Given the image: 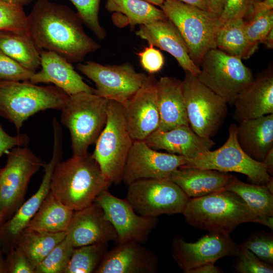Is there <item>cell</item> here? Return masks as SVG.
<instances>
[{
	"instance_id": "cell-27",
	"label": "cell",
	"mask_w": 273,
	"mask_h": 273,
	"mask_svg": "<svg viewBox=\"0 0 273 273\" xmlns=\"http://www.w3.org/2000/svg\"><path fill=\"white\" fill-rule=\"evenodd\" d=\"M236 139L248 156L262 162L273 149V114L240 122Z\"/></svg>"
},
{
	"instance_id": "cell-32",
	"label": "cell",
	"mask_w": 273,
	"mask_h": 273,
	"mask_svg": "<svg viewBox=\"0 0 273 273\" xmlns=\"http://www.w3.org/2000/svg\"><path fill=\"white\" fill-rule=\"evenodd\" d=\"M216 48L241 60L247 59L257 47L248 40L243 18L230 20L221 25L216 39Z\"/></svg>"
},
{
	"instance_id": "cell-55",
	"label": "cell",
	"mask_w": 273,
	"mask_h": 273,
	"mask_svg": "<svg viewBox=\"0 0 273 273\" xmlns=\"http://www.w3.org/2000/svg\"><path fill=\"white\" fill-rule=\"evenodd\" d=\"M147 1L156 6L160 7L163 3L164 0H145Z\"/></svg>"
},
{
	"instance_id": "cell-26",
	"label": "cell",
	"mask_w": 273,
	"mask_h": 273,
	"mask_svg": "<svg viewBox=\"0 0 273 273\" xmlns=\"http://www.w3.org/2000/svg\"><path fill=\"white\" fill-rule=\"evenodd\" d=\"M236 178L228 172L181 166L172 172L169 179L190 198H196L225 190Z\"/></svg>"
},
{
	"instance_id": "cell-1",
	"label": "cell",
	"mask_w": 273,
	"mask_h": 273,
	"mask_svg": "<svg viewBox=\"0 0 273 273\" xmlns=\"http://www.w3.org/2000/svg\"><path fill=\"white\" fill-rule=\"evenodd\" d=\"M82 23L68 7L49 0H37L26 16L27 33L36 46L71 63H80L100 48L85 33Z\"/></svg>"
},
{
	"instance_id": "cell-30",
	"label": "cell",
	"mask_w": 273,
	"mask_h": 273,
	"mask_svg": "<svg viewBox=\"0 0 273 273\" xmlns=\"http://www.w3.org/2000/svg\"><path fill=\"white\" fill-rule=\"evenodd\" d=\"M0 50L32 72L40 67L42 51L28 33L0 30Z\"/></svg>"
},
{
	"instance_id": "cell-53",
	"label": "cell",
	"mask_w": 273,
	"mask_h": 273,
	"mask_svg": "<svg viewBox=\"0 0 273 273\" xmlns=\"http://www.w3.org/2000/svg\"><path fill=\"white\" fill-rule=\"evenodd\" d=\"M7 272L6 261L3 258L2 251L0 250V273Z\"/></svg>"
},
{
	"instance_id": "cell-4",
	"label": "cell",
	"mask_w": 273,
	"mask_h": 273,
	"mask_svg": "<svg viewBox=\"0 0 273 273\" xmlns=\"http://www.w3.org/2000/svg\"><path fill=\"white\" fill-rule=\"evenodd\" d=\"M69 96L55 85L0 80V116L12 122L19 132L24 121L35 113L50 109L61 110Z\"/></svg>"
},
{
	"instance_id": "cell-42",
	"label": "cell",
	"mask_w": 273,
	"mask_h": 273,
	"mask_svg": "<svg viewBox=\"0 0 273 273\" xmlns=\"http://www.w3.org/2000/svg\"><path fill=\"white\" fill-rule=\"evenodd\" d=\"M253 0H226L219 17L221 24L230 20L247 17L250 13Z\"/></svg>"
},
{
	"instance_id": "cell-28",
	"label": "cell",
	"mask_w": 273,
	"mask_h": 273,
	"mask_svg": "<svg viewBox=\"0 0 273 273\" xmlns=\"http://www.w3.org/2000/svg\"><path fill=\"white\" fill-rule=\"evenodd\" d=\"M106 9L113 13L116 25L124 22V25L134 26L167 18L161 9L145 0H106Z\"/></svg>"
},
{
	"instance_id": "cell-7",
	"label": "cell",
	"mask_w": 273,
	"mask_h": 273,
	"mask_svg": "<svg viewBox=\"0 0 273 273\" xmlns=\"http://www.w3.org/2000/svg\"><path fill=\"white\" fill-rule=\"evenodd\" d=\"M133 142L126 127L123 105L109 100L107 121L95 143L92 155L112 184L119 185L122 182L124 167Z\"/></svg>"
},
{
	"instance_id": "cell-21",
	"label": "cell",
	"mask_w": 273,
	"mask_h": 273,
	"mask_svg": "<svg viewBox=\"0 0 273 273\" xmlns=\"http://www.w3.org/2000/svg\"><path fill=\"white\" fill-rule=\"evenodd\" d=\"M233 105L237 122L273 114V70L257 75L237 96Z\"/></svg>"
},
{
	"instance_id": "cell-24",
	"label": "cell",
	"mask_w": 273,
	"mask_h": 273,
	"mask_svg": "<svg viewBox=\"0 0 273 273\" xmlns=\"http://www.w3.org/2000/svg\"><path fill=\"white\" fill-rule=\"evenodd\" d=\"M153 149H162L168 153L187 158H195L208 151L215 145L211 139L201 137L190 125H180L167 131L156 130L144 141Z\"/></svg>"
},
{
	"instance_id": "cell-15",
	"label": "cell",
	"mask_w": 273,
	"mask_h": 273,
	"mask_svg": "<svg viewBox=\"0 0 273 273\" xmlns=\"http://www.w3.org/2000/svg\"><path fill=\"white\" fill-rule=\"evenodd\" d=\"M95 201L116 232V244L130 241L142 244L157 224V217L139 214L126 199L114 196L108 189L101 193Z\"/></svg>"
},
{
	"instance_id": "cell-52",
	"label": "cell",
	"mask_w": 273,
	"mask_h": 273,
	"mask_svg": "<svg viewBox=\"0 0 273 273\" xmlns=\"http://www.w3.org/2000/svg\"><path fill=\"white\" fill-rule=\"evenodd\" d=\"M9 3L24 6L30 3L33 0H0Z\"/></svg>"
},
{
	"instance_id": "cell-22",
	"label": "cell",
	"mask_w": 273,
	"mask_h": 273,
	"mask_svg": "<svg viewBox=\"0 0 273 273\" xmlns=\"http://www.w3.org/2000/svg\"><path fill=\"white\" fill-rule=\"evenodd\" d=\"M136 35L148 44L167 52L185 71L197 77L200 69L192 60L187 46L177 28L168 18L140 25Z\"/></svg>"
},
{
	"instance_id": "cell-50",
	"label": "cell",
	"mask_w": 273,
	"mask_h": 273,
	"mask_svg": "<svg viewBox=\"0 0 273 273\" xmlns=\"http://www.w3.org/2000/svg\"><path fill=\"white\" fill-rule=\"evenodd\" d=\"M273 216H268L263 217H256L254 223L264 225L268 227L271 230H273Z\"/></svg>"
},
{
	"instance_id": "cell-20",
	"label": "cell",
	"mask_w": 273,
	"mask_h": 273,
	"mask_svg": "<svg viewBox=\"0 0 273 273\" xmlns=\"http://www.w3.org/2000/svg\"><path fill=\"white\" fill-rule=\"evenodd\" d=\"M158 264L152 251L141 243L127 242L108 250L96 273H155Z\"/></svg>"
},
{
	"instance_id": "cell-43",
	"label": "cell",
	"mask_w": 273,
	"mask_h": 273,
	"mask_svg": "<svg viewBox=\"0 0 273 273\" xmlns=\"http://www.w3.org/2000/svg\"><path fill=\"white\" fill-rule=\"evenodd\" d=\"M141 65L150 74L160 71L164 64V58L161 52L151 44L137 54Z\"/></svg>"
},
{
	"instance_id": "cell-51",
	"label": "cell",
	"mask_w": 273,
	"mask_h": 273,
	"mask_svg": "<svg viewBox=\"0 0 273 273\" xmlns=\"http://www.w3.org/2000/svg\"><path fill=\"white\" fill-rule=\"evenodd\" d=\"M267 48L272 49L273 48V29L264 37L261 42Z\"/></svg>"
},
{
	"instance_id": "cell-31",
	"label": "cell",
	"mask_w": 273,
	"mask_h": 273,
	"mask_svg": "<svg viewBox=\"0 0 273 273\" xmlns=\"http://www.w3.org/2000/svg\"><path fill=\"white\" fill-rule=\"evenodd\" d=\"M66 232L49 233L24 230L14 244L35 268L66 236Z\"/></svg>"
},
{
	"instance_id": "cell-54",
	"label": "cell",
	"mask_w": 273,
	"mask_h": 273,
	"mask_svg": "<svg viewBox=\"0 0 273 273\" xmlns=\"http://www.w3.org/2000/svg\"><path fill=\"white\" fill-rule=\"evenodd\" d=\"M269 192L273 194V178L272 177L265 185Z\"/></svg>"
},
{
	"instance_id": "cell-44",
	"label": "cell",
	"mask_w": 273,
	"mask_h": 273,
	"mask_svg": "<svg viewBox=\"0 0 273 273\" xmlns=\"http://www.w3.org/2000/svg\"><path fill=\"white\" fill-rule=\"evenodd\" d=\"M7 272L35 273L34 268L18 247L12 248L6 261Z\"/></svg>"
},
{
	"instance_id": "cell-17",
	"label": "cell",
	"mask_w": 273,
	"mask_h": 273,
	"mask_svg": "<svg viewBox=\"0 0 273 273\" xmlns=\"http://www.w3.org/2000/svg\"><path fill=\"white\" fill-rule=\"evenodd\" d=\"M187 162L186 157L159 152L144 141H134L127 156L122 182L127 186L140 179H169L174 171Z\"/></svg>"
},
{
	"instance_id": "cell-6",
	"label": "cell",
	"mask_w": 273,
	"mask_h": 273,
	"mask_svg": "<svg viewBox=\"0 0 273 273\" xmlns=\"http://www.w3.org/2000/svg\"><path fill=\"white\" fill-rule=\"evenodd\" d=\"M160 7L178 30L191 59L199 67L206 53L216 48L222 25L219 17L178 0H164Z\"/></svg>"
},
{
	"instance_id": "cell-37",
	"label": "cell",
	"mask_w": 273,
	"mask_h": 273,
	"mask_svg": "<svg viewBox=\"0 0 273 273\" xmlns=\"http://www.w3.org/2000/svg\"><path fill=\"white\" fill-rule=\"evenodd\" d=\"M244 21L247 38L252 45L258 47L273 29V10L254 14Z\"/></svg>"
},
{
	"instance_id": "cell-46",
	"label": "cell",
	"mask_w": 273,
	"mask_h": 273,
	"mask_svg": "<svg viewBox=\"0 0 273 273\" xmlns=\"http://www.w3.org/2000/svg\"><path fill=\"white\" fill-rule=\"evenodd\" d=\"M222 270L220 268L215 265V262L203 264L192 268L187 273H221Z\"/></svg>"
},
{
	"instance_id": "cell-40",
	"label": "cell",
	"mask_w": 273,
	"mask_h": 273,
	"mask_svg": "<svg viewBox=\"0 0 273 273\" xmlns=\"http://www.w3.org/2000/svg\"><path fill=\"white\" fill-rule=\"evenodd\" d=\"M238 260L235 265L239 273H272L273 266L259 259L243 245L239 246Z\"/></svg>"
},
{
	"instance_id": "cell-36",
	"label": "cell",
	"mask_w": 273,
	"mask_h": 273,
	"mask_svg": "<svg viewBox=\"0 0 273 273\" xmlns=\"http://www.w3.org/2000/svg\"><path fill=\"white\" fill-rule=\"evenodd\" d=\"M77 10V13L84 24L100 39L106 36L105 30L101 26L99 18L102 0H70Z\"/></svg>"
},
{
	"instance_id": "cell-47",
	"label": "cell",
	"mask_w": 273,
	"mask_h": 273,
	"mask_svg": "<svg viewBox=\"0 0 273 273\" xmlns=\"http://www.w3.org/2000/svg\"><path fill=\"white\" fill-rule=\"evenodd\" d=\"M226 0H208V12L219 17Z\"/></svg>"
},
{
	"instance_id": "cell-39",
	"label": "cell",
	"mask_w": 273,
	"mask_h": 273,
	"mask_svg": "<svg viewBox=\"0 0 273 273\" xmlns=\"http://www.w3.org/2000/svg\"><path fill=\"white\" fill-rule=\"evenodd\" d=\"M263 261L273 264V236L263 231H256L242 244Z\"/></svg>"
},
{
	"instance_id": "cell-9",
	"label": "cell",
	"mask_w": 273,
	"mask_h": 273,
	"mask_svg": "<svg viewBox=\"0 0 273 273\" xmlns=\"http://www.w3.org/2000/svg\"><path fill=\"white\" fill-rule=\"evenodd\" d=\"M199 68L198 79L231 105L254 78L251 70L242 60L217 48L206 53Z\"/></svg>"
},
{
	"instance_id": "cell-18",
	"label": "cell",
	"mask_w": 273,
	"mask_h": 273,
	"mask_svg": "<svg viewBox=\"0 0 273 273\" xmlns=\"http://www.w3.org/2000/svg\"><path fill=\"white\" fill-rule=\"evenodd\" d=\"M153 74L123 106L127 130L133 140L145 141L159 125L156 82Z\"/></svg>"
},
{
	"instance_id": "cell-19",
	"label": "cell",
	"mask_w": 273,
	"mask_h": 273,
	"mask_svg": "<svg viewBox=\"0 0 273 273\" xmlns=\"http://www.w3.org/2000/svg\"><path fill=\"white\" fill-rule=\"evenodd\" d=\"M66 237L74 248L115 242L117 238L114 228L96 201L74 211Z\"/></svg>"
},
{
	"instance_id": "cell-11",
	"label": "cell",
	"mask_w": 273,
	"mask_h": 273,
	"mask_svg": "<svg viewBox=\"0 0 273 273\" xmlns=\"http://www.w3.org/2000/svg\"><path fill=\"white\" fill-rule=\"evenodd\" d=\"M237 125L232 124L225 143L217 149L187 158V167L207 169L220 172L243 174L253 184L265 185L271 178L262 162L253 160L240 148L236 139Z\"/></svg>"
},
{
	"instance_id": "cell-38",
	"label": "cell",
	"mask_w": 273,
	"mask_h": 273,
	"mask_svg": "<svg viewBox=\"0 0 273 273\" xmlns=\"http://www.w3.org/2000/svg\"><path fill=\"white\" fill-rule=\"evenodd\" d=\"M23 7L0 1V30L27 33Z\"/></svg>"
},
{
	"instance_id": "cell-12",
	"label": "cell",
	"mask_w": 273,
	"mask_h": 273,
	"mask_svg": "<svg viewBox=\"0 0 273 273\" xmlns=\"http://www.w3.org/2000/svg\"><path fill=\"white\" fill-rule=\"evenodd\" d=\"M7 153V163L0 169V210L4 219L20 206L30 178L46 164L27 146Z\"/></svg>"
},
{
	"instance_id": "cell-5",
	"label": "cell",
	"mask_w": 273,
	"mask_h": 273,
	"mask_svg": "<svg viewBox=\"0 0 273 273\" xmlns=\"http://www.w3.org/2000/svg\"><path fill=\"white\" fill-rule=\"evenodd\" d=\"M109 101L87 93L69 96L61 110V122L69 130L73 156L86 155L96 142L107 121Z\"/></svg>"
},
{
	"instance_id": "cell-48",
	"label": "cell",
	"mask_w": 273,
	"mask_h": 273,
	"mask_svg": "<svg viewBox=\"0 0 273 273\" xmlns=\"http://www.w3.org/2000/svg\"><path fill=\"white\" fill-rule=\"evenodd\" d=\"M185 4L208 11V0H178Z\"/></svg>"
},
{
	"instance_id": "cell-49",
	"label": "cell",
	"mask_w": 273,
	"mask_h": 273,
	"mask_svg": "<svg viewBox=\"0 0 273 273\" xmlns=\"http://www.w3.org/2000/svg\"><path fill=\"white\" fill-rule=\"evenodd\" d=\"M268 173L270 175L273 173V149L267 154L262 161Z\"/></svg>"
},
{
	"instance_id": "cell-34",
	"label": "cell",
	"mask_w": 273,
	"mask_h": 273,
	"mask_svg": "<svg viewBox=\"0 0 273 273\" xmlns=\"http://www.w3.org/2000/svg\"><path fill=\"white\" fill-rule=\"evenodd\" d=\"M108 243L75 248L64 273L96 272L109 250Z\"/></svg>"
},
{
	"instance_id": "cell-2",
	"label": "cell",
	"mask_w": 273,
	"mask_h": 273,
	"mask_svg": "<svg viewBox=\"0 0 273 273\" xmlns=\"http://www.w3.org/2000/svg\"><path fill=\"white\" fill-rule=\"evenodd\" d=\"M111 184L88 153L84 156H72L56 164L50 192L64 205L76 211L91 205Z\"/></svg>"
},
{
	"instance_id": "cell-10",
	"label": "cell",
	"mask_w": 273,
	"mask_h": 273,
	"mask_svg": "<svg viewBox=\"0 0 273 273\" xmlns=\"http://www.w3.org/2000/svg\"><path fill=\"white\" fill-rule=\"evenodd\" d=\"M126 200L139 214L157 217L183 213L190 197L167 179H144L127 186Z\"/></svg>"
},
{
	"instance_id": "cell-35",
	"label": "cell",
	"mask_w": 273,
	"mask_h": 273,
	"mask_svg": "<svg viewBox=\"0 0 273 273\" xmlns=\"http://www.w3.org/2000/svg\"><path fill=\"white\" fill-rule=\"evenodd\" d=\"M74 248L65 236L35 268V273H64Z\"/></svg>"
},
{
	"instance_id": "cell-56",
	"label": "cell",
	"mask_w": 273,
	"mask_h": 273,
	"mask_svg": "<svg viewBox=\"0 0 273 273\" xmlns=\"http://www.w3.org/2000/svg\"><path fill=\"white\" fill-rule=\"evenodd\" d=\"M4 220V218L0 210V226L2 224Z\"/></svg>"
},
{
	"instance_id": "cell-57",
	"label": "cell",
	"mask_w": 273,
	"mask_h": 273,
	"mask_svg": "<svg viewBox=\"0 0 273 273\" xmlns=\"http://www.w3.org/2000/svg\"><path fill=\"white\" fill-rule=\"evenodd\" d=\"M1 240H0V245H1Z\"/></svg>"
},
{
	"instance_id": "cell-8",
	"label": "cell",
	"mask_w": 273,
	"mask_h": 273,
	"mask_svg": "<svg viewBox=\"0 0 273 273\" xmlns=\"http://www.w3.org/2000/svg\"><path fill=\"white\" fill-rule=\"evenodd\" d=\"M182 84L190 127L199 136L211 139L223 125L228 104L188 71Z\"/></svg>"
},
{
	"instance_id": "cell-13",
	"label": "cell",
	"mask_w": 273,
	"mask_h": 273,
	"mask_svg": "<svg viewBox=\"0 0 273 273\" xmlns=\"http://www.w3.org/2000/svg\"><path fill=\"white\" fill-rule=\"evenodd\" d=\"M77 69L96 85L95 94L124 105L144 85L148 76L129 63L104 65L93 61L79 63Z\"/></svg>"
},
{
	"instance_id": "cell-14",
	"label": "cell",
	"mask_w": 273,
	"mask_h": 273,
	"mask_svg": "<svg viewBox=\"0 0 273 273\" xmlns=\"http://www.w3.org/2000/svg\"><path fill=\"white\" fill-rule=\"evenodd\" d=\"M239 246L230 235L219 233L209 232L195 242H187L177 235L172 240L170 253L178 266L187 273L203 264L237 256Z\"/></svg>"
},
{
	"instance_id": "cell-3",
	"label": "cell",
	"mask_w": 273,
	"mask_h": 273,
	"mask_svg": "<svg viewBox=\"0 0 273 273\" xmlns=\"http://www.w3.org/2000/svg\"><path fill=\"white\" fill-rule=\"evenodd\" d=\"M182 214L195 228L228 235L240 224L254 222L257 217L239 195L226 190L190 198Z\"/></svg>"
},
{
	"instance_id": "cell-29",
	"label": "cell",
	"mask_w": 273,
	"mask_h": 273,
	"mask_svg": "<svg viewBox=\"0 0 273 273\" xmlns=\"http://www.w3.org/2000/svg\"><path fill=\"white\" fill-rule=\"evenodd\" d=\"M74 211L50 192L25 230L53 233L66 232Z\"/></svg>"
},
{
	"instance_id": "cell-45",
	"label": "cell",
	"mask_w": 273,
	"mask_h": 273,
	"mask_svg": "<svg viewBox=\"0 0 273 273\" xmlns=\"http://www.w3.org/2000/svg\"><path fill=\"white\" fill-rule=\"evenodd\" d=\"M29 142L30 139L27 134L18 133L16 135H11L0 124V157L14 147L27 146Z\"/></svg>"
},
{
	"instance_id": "cell-33",
	"label": "cell",
	"mask_w": 273,
	"mask_h": 273,
	"mask_svg": "<svg viewBox=\"0 0 273 273\" xmlns=\"http://www.w3.org/2000/svg\"><path fill=\"white\" fill-rule=\"evenodd\" d=\"M225 190L239 195L257 217L273 216V194L265 185L245 183L237 178Z\"/></svg>"
},
{
	"instance_id": "cell-23",
	"label": "cell",
	"mask_w": 273,
	"mask_h": 273,
	"mask_svg": "<svg viewBox=\"0 0 273 273\" xmlns=\"http://www.w3.org/2000/svg\"><path fill=\"white\" fill-rule=\"evenodd\" d=\"M40 67L41 70L35 72L30 77V82L53 83L69 96L80 93H95V89L83 80L72 63L54 52L41 51Z\"/></svg>"
},
{
	"instance_id": "cell-25",
	"label": "cell",
	"mask_w": 273,
	"mask_h": 273,
	"mask_svg": "<svg viewBox=\"0 0 273 273\" xmlns=\"http://www.w3.org/2000/svg\"><path fill=\"white\" fill-rule=\"evenodd\" d=\"M156 93L159 114L157 130L167 131L180 125H189L182 80L163 76L157 80Z\"/></svg>"
},
{
	"instance_id": "cell-41",
	"label": "cell",
	"mask_w": 273,
	"mask_h": 273,
	"mask_svg": "<svg viewBox=\"0 0 273 273\" xmlns=\"http://www.w3.org/2000/svg\"><path fill=\"white\" fill-rule=\"evenodd\" d=\"M34 73L0 50V80L29 81Z\"/></svg>"
},
{
	"instance_id": "cell-16",
	"label": "cell",
	"mask_w": 273,
	"mask_h": 273,
	"mask_svg": "<svg viewBox=\"0 0 273 273\" xmlns=\"http://www.w3.org/2000/svg\"><path fill=\"white\" fill-rule=\"evenodd\" d=\"M54 144L52 156L44 166V173L40 185L29 199L21 205L11 218L0 226V240L7 244H13L26 228L28 223L38 210L50 192L53 170L61 161L63 154V131L56 118L52 121Z\"/></svg>"
}]
</instances>
